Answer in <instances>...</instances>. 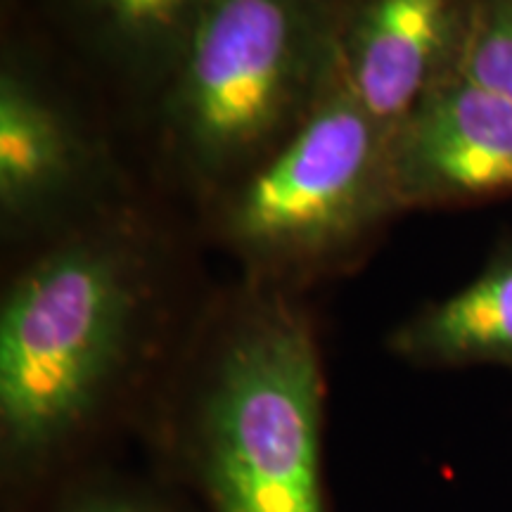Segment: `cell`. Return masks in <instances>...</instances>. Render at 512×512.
<instances>
[{"label": "cell", "instance_id": "obj_7", "mask_svg": "<svg viewBox=\"0 0 512 512\" xmlns=\"http://www.w3.org/2000/svg\"><path fill=\"white\" fill-rule=\"evenodd\" d=\"M387 347L420 368L512 370V240L501 242L465 287L403 320Z\"/></svg>", "mask_w": 512, "mask_h": 512}, {"label": "cell", "instance_id": "obj_10", "mask_svg": "<svg viewBox=\"0 0 512 512\" xmlns=\"http://www.w3.org/2000/svg\"><path fill=\"white\" fill-rule=\"evenodd\" d=\"M456 69L512 102V0H470Z\"/></svg>", "mask_w": 512, "mask_h": 512}, {"label": "cell", "instance_id": "obj_11", "mask_svg": "<svg viewBox=\"0 0 512 512\" xmlns=\"http://www.w3.org/2000/svg\"><path fill=\"white\" fill-rule=\"evenodd\" d=\"M60 512H166L162 505L147 501L140 494L110 486H95L74 494Z\"/></svg>", "mask_w": 512, "mask_h": 512}, {"label": "cell", "instance_id": "obj_2", "mask_svg": "<svg viewBox=\"0 0 512 512\" xmlns=\"http://www.w3.org/2000/svg\"><path fill=\"white\" fill-rule=\"evenodd\" d=\"M323 399L309 318L280 294L242 306L204 361L185 432L211 512H330Z\"/></svg>", "mask_w": 512, "mask_h": 512}, {"label": "cell", "instance_id": "obj_4", "mask_svg": "<svg viewBox=\"0 0 512 512\" xmlns=\"http://www.w3.org/2000/svg\"><path fill=\"white\" fill-rule=\"evenodd\" d=\"M387 143L335 72L302 126L247 174L228 209V238L280 271L342 252L396 209Z\"/></svg>", "mask_w": 512, "mask_h": 512}, {"label": "cell", "instance_id": "obj_1", "mask_svg": "<svg viewBox=\"0 0 512 512\" xmlns=\"http://www.w3.org/2000/svg\"><path fill=\"white\" fill-rule=\"evenodd\" d=\"M150 285L119 238L55 247L10 285L0 309V453L31 479L98 422L143 342Z\"/></svg>", "mask_w": 512, "mask_h": 512}, {"label": "cell", "instance_id": "obj_3", "mask_svg": "<svg viewBox=\"0 0 512 512\" xmlns=\"http://www.w3.org/2000/svg\"><path fill=\"white\" fill-rule=\"evenodd\" d=\"M328 0H209L171 100L185 162L247 176L309 117L337 67Z\"/></svg>", "mask_w": 512, "mask_h": 512}, {"label": "cell", "instance_id": "obj_8", "mask_svg": "<svg viewBox=\"0 0 512 512\" xmlns=\"http://www.w3.org/2000/svg\"><path fill=\"white\" fill-rule=\"evenodd\" d=\"M81 152L74 128L29 81L0 79V202L8 216L46 207L74 181Z\"/></svg>", "mask_w": 512, "mask_h": 512}, {"label": "cell", "instance_id": "obj_5", "mask_svg": "<svg viewBox=\"0 0 512 512\" xmlns=\"http://www.w3.org/2000/svg\"><path fill=\"white\" fill-rule=\"evenodd\" d=\"M387 169L396 209L512 197V102L453 69L389 133Z\"/></svg>", "mask_w": 512, "mask_h": 512}, {"label": "cell", "instance_id": "obj_9", "mask_svg": "<svg viewBox=\"0 0 512 512\" xmlns=\"http://www.w3.org/2000/svg\"><path fill=\"white\" fill-rule=\"evenodd\" d=\"M209 0H79L114 50L138 64H178Z\"/></svg>", "mask_w": 512, "mask_h": 512}, {"label": "cell", "instance_id": "obj_6", "mask_svg": "<svg viewBox=\"0 0 512 512\" xmlns=\"http://www.w3.org/2000/svg\"><path fill=\"white\" fill-rule=\"evenodd\" d=\"M470 0H366L344 38L337 76L392 133L456 69Z\"/></svg>", "mask_w": 512, "mask_h": 512}]
</instances>
